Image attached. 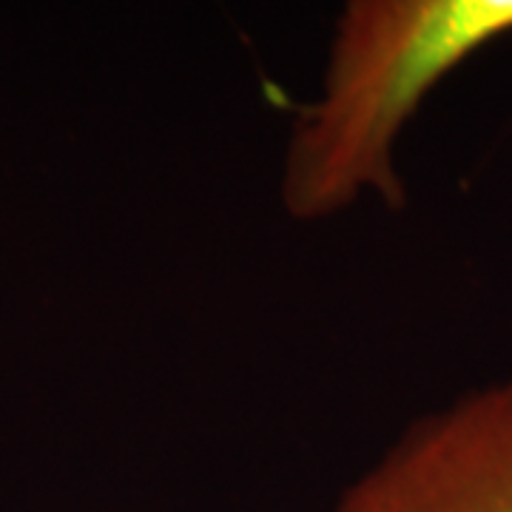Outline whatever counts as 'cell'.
Instances as JSON below:
<instances>
[{"mask_svg": "<svg viewBox=\"0 0 512 512\" xmlns=\"http://www.w3.org/2000/svg\"><path fill=\"white\" fill-rule=\"evenodd\" d=\"M333 512H512V376L410 421Z\"/></svg>", "mask_w": 512, "mask_h": 512, "instance_id": "2", "label": "cell"}, {"mask_svg": "<svg viewBox=\"0 0 512 512\" xmlns=\"http://www.w3.org/2000/svg\"><path fill=\"white\" fill-rule=\"evenodd\" d=\"M512 35V0H350L319 92L296 111L279 200L293 222H325L376 200L402 211L396 148L441 80Z\"/></svg>", "mask_w": 512, "mask_h": 512, "instance_id": "1", "label": "cell"}]
</instances>
